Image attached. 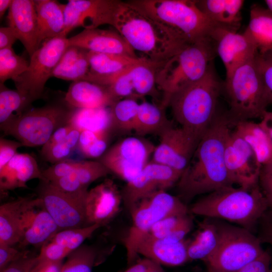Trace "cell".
Listing matches in <instances>:
<instances>
[{"instance_id": "1", "label": "cell", "mask_w": 272, "mask_h": 272, "mask_svg": "<svg viewBox=\"0 0 272 272\" xmlns=\"http://www.w3.org/2000/svg\"><path fill=\"white\" fill-rule=\"evenodd\" d=\"M233 123L226 113L217 114L200 140L177 183L178 197L184 202L195 196L233 186L225 162V151Z\"/></svg>"}, {"instance_id": "2", "label": "cell", "mask_w": 272, "mask_h": 272, "mask_svg": "<svg viewBox=\"0 0 272 272\" xmlns=\"http://www.w3.org/2000/svg\"><path fill=\"white\" fill-rule=\"evenodd\" d=\"M113 27L135 51L156 62L166 61L191 43L130 1H120Z\"/></svg>"}, {"instance_id": "3", "label": "cell", "mask_w": 272, "mask_h": 272, "mask_svg": "<svg viewBox=\"0 0 272 272\" xmlns=\"http://www.w3.org/2000/svg\"><path fill=\"white\" fill-rule=\"evenodd\" d=\"M223 88L212 64L202 78L175 92L168 107L180 127L200 140L218 114Z\"/></svg>"}, {"instance_id": "4", "label": "cell", "mask_w": 272, "mask_h": 272, "mask_svg": "<svg viewBox=\"0 0 272 272\" xmlns=\"http://www.w3.org/2000/svg\"><path fill=\"white\" fill-rule=\"evenodd\" d=\"M268 208L257 184L250 189L229 186L214 191L195 202L190 212L207 218L236 224L253 233Z\"/></svg>"}, {"instance_id": "5", "label": "cell", "mask_w": 272, "mask_h": 272, "mask_svg": "<svg viewBox=\"0 0 272 272\" xmlns=\"http://www.w3.org/2000/svg\"><path fill=\"white\" fill-rule=\"evenodd\" d=\"M216 54L213 40L207 38L188 44L162 62L156 75L157 87L161 93V106L166 109L175 92L202 78Z\"/></svg>"}, {"instance_id": "6", "label": "cell", "mask_w": 272, "mask_h": 272, "mask_svg": "<svg viewBox=\"0 0 272 272\" xmlns=\"http://www.w3.org/2000/svg\"><path fill=\"white\" fill-rule=\"evenodd\" d=\"M132 3L189 42L211 38L223 27L211 20L191 0H133Z\"/></svg>"}, {"instance_id": "7", "label": "cell", "mask_w": 272, "mask_h": 272, "mask_svg": "<svg viewBox=\"0 0 272 272\" xmlns=\"http://www.w3.org/2000/svg\"><path fill=\"white\" fill-rule=\"evenodd\" d=\"M255 56L226 79L223 88L230 106L226 113L232 122L261 118L269 106Z\"/></svg>"}, {"instance_id": "8", "label": "cell", "mask_w": 272, "mask_h": 272, "mask_svg": "<svg viewBox=\"0 0 272 272\" xmlns=\"http://www.w3.org/2000/svg\"><path fill=\"white\" fill-rule=\"evenodd\" d=\"M74 109L67 103H51L29 109L0 124L1 130L14 137L24 147L43 146L55 130L68 123Z\"/></svg>"}, {"instance_id": "9", "label": "cell", "mask_w": 272, "mask_h": 272, "mask_svg": "<svg viewBox=\"0 0 272 272\" xmlns=\"http://www.w3.org/2000/svg\"><path fill=\"white\" fill-rule=\"evenodd\" d=\"M217 220L220 242L214 253L204 262L207 272H237L265 252L251 231Z\"/></svg>"}, {"instance_id": "10", "label": "cell", "mask_w": 272, "mask_h": 272, "mask_svg": "<svg viewBox=\"0 0 272 272\" xmlns=\"http://www.w3.org/2000/svg\"><path fill=\"white\" fill-rule=\"evenodd\" d=\"M129 212L132 223L123 243L127 263L132 265L138 255L139 243L157 222L170 215H188L189 210L178 196L162 190L140 200Z\"/></svg>"}, {"instance_id": "11", "label": "cell", "mask_w": 272, "mask_h": 272, "mask_svg": "<svg viewBox=\"0 0 272 272\" xmlns=\"http://www.w3.org/2000/svg\"><path fill=\"white\" fill-rule=\"evenodd\" d=\"M69 46L66 36L44 41L31 55L27 70L14 81L16 89L31 104L43 96L45 85L52 77L60 59Z\"/></svg>"}, {"instance_id": "12", "label": "cell", "mask_w": 272, "mask_h": 272, "mask_svg": "<svg viewBox=\"0 0 272 272\" xmlns=\"http://www.w3.org/2000/svg\"><path fill=\"white\" fill-rule=\"evenodd\" d=\"M155 147L141 137H128L116 142L98 160L126 183L137 177L152 156Z\"/></svg>"}, {"instance_id": "13", "label": "cell", "mask_w": 272, "mask_h": 272, "mask_svg": "<svg viewBox=\"0 0 272 272\" xmlns=\"http://www.w3.org/2000/svg\"><path fill=\"white\" fill-rule=\"evenodd\" d=\"M226 169L234 185L250 189L258 184L261 166L247 143L234 130H230L225 151Z\"/></svg>"}, {"instance_id": "14", "label": "cell", "mask_w": 272, "mask_h": 272, "mask_svg": "<svg viewBox=\"0 0 272 272\" xmlns=\"http://www.w3.org/2000/svg\"><path fill=\"white\" fill-rule=\"evenodd\" d=\"M182 173L168 166L150 161L121 191L124 205L129 211L143 198L159 191H166L177 183Z\"/></svg>"}, {"instance_id": "15", "label": "cell", "mask_w": 272, "mask_h": 272, "mask_svg": "<svg viewBox=\"0 0 272 272\" xmlns=\"http://www.w3.org/2000/svg\"><path fill=\"white\" fill-rule=\"evenodd\" d=\"M38 196L60 230L86 226L85 212L86 197L64 193L49 182L40 180Z\"/></svg>"}, {"instance_id": "16", "label": "cell", "mask_w": 272, "mask_h": 272, "mask_svg": "<svg viewBox=\"0 0 272 272\" xmlns=\"http://www.w3.org/2000/svg\"><path fill=\"white\" fill-rule=\"evenodd\" d=\"M155 147L152 162L183 172L188 165L200 139L181 127L174 126L160 136Z\"/></svg>"}, {"instance_id": "17", "label": "cell", "mask_w": 272, "mask_h": 272, "mask_svg": "<svg viewBox=\"0 0 272 272\" xmlns=\"http://www.w3.org/2000/svg\"><path fill=\"white\" fill-rule=\"evenodd\" d=\"M120 1L70 0L65 5V35L78 27L90 29L113 26Z\"/></svg>"}, {"instance_id": "18", "label": "cell", "mask_w": 272, "mask_h": 272, "mask_svg": "<svg viewBox=\"0 0 272 272\" xmlns=\"http://www.w3.org/2000/svg\"><path fill=\"white\" fill-rule=\"evenodd\" d=\"M59 231L42 200L38 197H30L23 213L21 246L41 247Z\"/></svg>"}, {"instance_id": "19", "label": "cell", "mask_w": 272, "mask_h": 272, "mask_svg": "<svg viewBox=\"0 0 272 272\" xmlns=\"http://www.w3.org/2000/svg\"><path fill=\"white\" fill-rule=\"evenodd\" d=\"M122 201L121 191L110 179L88 190L85 201L87 226L107 224L118 214Z\"/></svg>"}, {"instance_id": "20", "label": "cell", "mask_w": 272, "mask_h": 272, "mask_svg": "<svg viewBox=\"0 0 272 272\" xmlns=\"http://www.w3.org/2000/svg\"><path fill=\"white\" fill-rule=\"evenodd\" d=\"M212 39L216 53L224 65L226 79L258 51L244 33L239 34L224 27L217 28Z\"/></svg>"}, {"instance_id": "21", "label": "cell", "mask_w": 272, "mask_h": 272, "mask_svg": "<svg viewBox=\"0 0 272 272\" xmlns=\"http://www.w3.org/2000/svg\"><path fill=\"white\" fill-rule=\"evenodd\" d=\"M68 43L69 45L78 46L88 51L138 57L135 51L116 30L98 28L84 29L68 38Z\"/></svg>"}, {"instance_id": "22", "label": "cell", "mask_w": 272, "mask_h": 272, "mask_svg": "<svg viewBox=\"0 0 272 272\" xmlns=\"http://www.w3.org/2000/svg\"><path fill=\"white\" fill-rule=\"evenodd\" d=\"M7 18L9 26L13 29L30 56L39 47L34 1L13 0Z\"/></svg>"}, {"instance_id": "23", "label": "cell", "mask_w": 272, "mask_h": 272, "mask_svg": "<svg viewBox=\"0 0 272 272\" xmlns=\"http://www.w3.org/2000/svg\"><path fill=\"white\" fill-rule=\"evenodd\" d=\"M88 56L90 72L85 80L106 87L145 57L92 51Z\"/></svg>"}, {"instance_id": "24", "label": "cell", "mask_w": 272, "mask_h": 272, "mask_svg": "<svg viewBox=\"0 0 272 272\" xmlns=\"http://www.w3.org/2000/svg\"><path fill=\"white\" fill-rule=\"evenodd\" d=\"M189 240L170 242L145 236L139 243L137 253L153 261L167 266H178L189 261L187 248Z\"/></svg>"}, {"instance_id": "25", "label": "cell", "mask_w": 272, "mask_h": 272, "mask_svg": "<svg viewBox=\"0 0 272 272\" xmlns=\"http://www.w3.org/2000/svg\"><path fill=\"white\" fill-rule=\"evenodd\" d=\"M45 180L36 159L27 153H17L0 170V190L5 192L19 188H26L28 181Z\"/></svg>"}, {"instance_id": "26", "label": "cell", "mask_w": 272, "mask_h": 272, "mask_svg": "<svg viewBox=\"0 0 272 272\" xmlns=\"http://www.w3.org/2000/svg\"><path fill=\"white\" fill-rule=\"evenodd\" d=\"M64 101L75 108H99L111 106L116 101L107 87L86 80L74 81Z\"/></svg>"}, {"instance_id": "27", "label": "cell", "mask_w": 272, "mask_h": 272, "mask_svg": "<svg viewBox=\"0 0 272 272\" xmlns=\"http://www.w3.org/2000/svg\"><path fill=\"white\" fill-rule=\"evenodd\" d=\"M37 20V40L42 42L64 35L65 5L54 0H35Z\"/></svg>"}, {"instance_id": "28", "label": "cell", "mask_w": 272, "mask_h": 272, "mask_svg": "<svg viewBox=\"0 0 272 272\" xmlns=\"http://www.w3.org/2000/svg\"><path fill=\"white\" fill-rule=\"evenodd\" d=\"M30 197H20L0 207V244L14 246L22 237V220Z\"/></svg>"}, {"instance_id": "29", "label": "cell", "mask_w": 272, "mask_h": 272, "mask_svg": "<svg viewBox=\"0 0 272 272\" xmlns=\"http://www.w3.org/2000/svg\"><path fill=\"white\" fill-rule=\"evenodd\" d=\"M233 123V129L251 148L261 166L272 162V140L259 122L250 120Z\"/></svg>"}, {"instance_id": "30", "label": "cell", "mask_w": 272, "mask_h": 272, "mask_svg": "<svg viewBox=\"0 0 272 272\" xmlns=\"http://www.w3.org/2000/svg\"><path fill=\"white\" fill-rule=\"evenodd\" d=\"M242 0L196 1L199 9L211 20L220 26L236 31L240 20Z\"/></svg>"}, {"instance_id": "31", "label": "cell", "mask_w": 272, "mask_h": 272, "mask_svg": "<svg viewBox=\"0 0 272 272\" xmlns=\"http://www.w3.org/2000/svg\"><path fill=\"white\" fill-rule=\"evenodd\" d=\"M220 242V232L217 219L207 218L200 225L194 237L189 240L187 252L189 261L205 262L217 250Z\"/></svg>"}, {"instance_id": "32", "label": "cell", "mask_w": 272, "mask_h": 272, "mask_svg": "<svg viewBox=\"0 0 272 272\" xmlns=\"http://www.w3.org/2000/svg\"><path fill=\"white\" fill-rule=\"evenodd\" d=\"M88 51L69 45L54 69L52 77L67 80H85L90 72Z\"/></svg>"}, {"instance_id": "33", "label": "cell", "mask_w": 272, "mask_h": 272, "mask_svg": "<svg viewBox=\"0 0 272 272\" xmlns=\"http://www.w3.org/2000/svg\"><path fill=\"white\" fill-rule=\"evenodd\" d=\"M244 34L258 51L272 49V15L259 5H252L249 23Z\"/></svg>"}, {"instance_id": "34", "label": "cell", "mask_w": 272, "mask_h": 272, "mask_svg": "<svg viewBox=\"0 0 272 272\" xmlns=\"http://www.w3.org/2000/svg\"><path fill=\"white\" fill-rule=\"evenodd\" d=\"M172 126V122L166 116L165 108L160 104L146 101L139 103L134 130L139 137L148 134L160 136Z\"/></svg>"}, {"instance_id": "35", "label": "cell", "mask_w": 272, "mask_h": 272, "mask_svg": "<svg viewBox=\"0 0 272 272\" xmlns=\"http://www.w3.org/2000/svg\"><path fill=\"white\" fill-rule=\"evenodd\" d=\"M68 123L81 132L83 130H109L111 132L110 107L74 108Z\"/></svg>"}, {"instance_id": "36", "label": "cell", "mask_w": 272, "mask_h": 272, "mask_svg": "<svg viewBox=\"0 0 272 272\" xmlns=\"http://www.w3.org/2000/svg\"><path fill=\"white\" fill-rule=\"evenodd\" d=\"M162 63L154 62L145 57L129 70L134 94L137 98L147 95L157 97L158 91L156 75L158 67Z\"/></svg>"}, {"instance_id": "37", "label": "cell", "mask_w": 272, "mask_h": 272, "mask_svg": "<svg viewBox=\"0 0 272 272\" xmlns=\"http://www.w3.org/2000/svg\"><path fill=\"white\" fill-rule=\"evenodd\" d=\"M139 105L136 99L128 98L118 100L110 106L111 132L128 134L134 131Z\"/></svg>"}, {"instance_id": "38", "label": "cell", "mask_w": 272, "mask_h": 272, "mask_svg": "<svg viewBox=\"0 0 272 272\" xmlns=\"http://www.w3.org/2000/svg\"><path fill=\"white\" fill-rule=\"evenodd\" d=\"M31 104L28 98L18 90L7 88L0 83V124L14 116L18 115L29 109Z\"/></svg>"}, {"instance_id": "39", "label": "cell", "mask_w": 272, "mask_h": 272, "mask_svg": "<svg viewBox=\"0 0 272 272\" xmlns=\"http://www.w3.org/2000/svg\"><path fill=\"white\" fill-rule=\"evenodd\" d=\"M111 133L109 130L82 131L77 148L85 158H100L107 150Z\"/></svg>"}, {"instance_id": "40", "label": "cell", "mask_w": 272, "mask_h": 272, "mask_svg": "<svg viewBox=\"0 0 272 272\" xmlns=\"http://www.w3.org/2000/svg\"><path fill=\"white\" fill-rule=\"evenodd\" d=\"M98 253L93 246L82 245L67 256L60 272H92L99 262Z\"/></svg>"}, {"instance_id": "41", "label": "cell", "mask_w": 272, "mask_h": 272, "mask_svg": "<svg viewBox=\"0 0 272 272\" xmlns=\"http://www.w3.org/2000/svg\"><path fill=\"white\" fill-rule=\"evenodd\" d=\"M29 65V62L17 54L12 48L0 49L1 83L9 79L15 81L27 70Z\"/></svg>"}, {"instance_id": "42", "label": "cell", "mask_w": 272, "mask_h": 272, "mask_svg": "<svg viewBox=\"0 0 272 272\" xmlns=\"http://www.w3.org/2000/svg\"><path fill=\"white\" fill-rule=\"evenodd\" d=\"M101 227L98 225H92L60 230L49 241L72 252L81 246L84 241L90 237Z\"/></svg>"}, {"instance_id": "43", "label": "cell", "mask_w": 272, "mask_h": 272, "mask_svg": "<svg viewBox=\"0 0 272 272\" xmlns=\"http://www.w3.org/2000/svg\"><path fill=\"white\" fill-rule=\"evenodd\" d=\"M81 131L73 129L67 137L47 148H42L41 154L43 159L53 164L66 160L77 147Z\"/></svg>"}, {"instance_id": "44", "label": "cell", "mask_w": 272, "mask_h": 272, "mask_svg": "<svg viewBox=\"0 0 272 272\" xmlns=\"http://www.w3.org/2000/svg\"><path fill=\"white\" fill-rule=\"evenodd\" d=\"M109 170L100 161H81L75 173L80 183L85 187L97 179L110 173Z\"/></svg>"}, {"instance_id": "45", "label": "cell", "mask_w": 272, "mask_h": 272, "mask_svg": "<svg viewBox=\"0 0 272 272\" xmlns=\"http://www.w3.org/2000/svg\"><path fill=\"white\" fill-rule=\"evenodd\" d=\"M268 105L272 104V49L257 51L255 56Z\"/></svg>"}, {"instance_id": "46", "label": "cell", "mask_w": 272, "mask_h": 272, "mask_svg": "<svg viewBox=\"0 0 272 272\" xmlns=\"http://www.w3.org/2000/svg\"><path fill=\"white\" fill-rule=\"evenodd\" d=\"M129 70L116 78L107 87L116 102L125 98H137L134 94Z\"/></svg>"}, {"instance_id": "47", "label": "cell", "mask_w": 272, "mask_h": 272, "mask_svg": "<svg viewBox=\"0 0 272 272\" xmlns=\"http://www.w3.org/2000/svg\"><path fill=\"white\" fill-rule=\"evenodd\" d=\"M187 216L188 215H170L164 217L157 222L146 236L157 239L165 238L181 224Z\"/></svg>"}, {"instance_id": "48", "label": "cell", "mask_w": 272, "mask_h": 272, "mask_svg": "<svg viewBox=\"0 0 272 272\" xmlns=\"http://www.w3.org/2000/svg\"><path fill=\"white\" fill-rule=\"evenodd\" d=\"M75 171L66 176L49 182L53 187L64 193L74 196L86 197L88 192V188L80 183Z\"/></svg>"}, {"instance_id": "49", "label": "cell", "mask_w": 272, "mask_h": 272, "mask_svg": "<svg viewBox=\"0 0 272 272\" xmlns=\"http://www.w3.org/2000/svg\"><path fill=\"white\" fill-rule=\"evenodd\" d=\"M79 162L67 159L58 162L42 170V175L45 181H55L73 173L76 170Z\"/></svg>"}, {"instance_id": "50", "label": "cell", "mask_w": 272, "mask_h": 272, "mask_svg": "<svg viewBox=\"0 0 272 272\" xmlns=\"http://www.w3.org/2000/svg\"><path fill=\"white\" fill-rule=\"evenodd\" d=\"M72 253L69 250L51 241L41 248L40 253L37 255L39 261H58L63 259Z\"/></svg>"}, {"instance_id": "51", "label": "cell", "mask_w": 272, "mask_h": 272, "mask_svg": "<svg viewBox=\"0 0 272 272\" xmlns=\"http://www.w3.org/2000/svg\"><path fill=\"white\" fill-rule=\"evenodd\" d=\"M258 185L265 197L269 208L272 209V162L261 166Z\"/></svg>"}, {"instance_id": "52", "label": "cell", "mask_w": 272, "mask_h": 272, "mask_svg": "<svg viewBox=\"0 0 272 272\" xmlns=\"http://www.w3.org/2000/svg\"><path fill=\"white\" fill-rule=\"evenodd\" d=\"M257 226V237L261 243L268 244L272 248V209L268 208L264 213L260 219Z\"/></svg>"}, {"instance_id": "53", "label": "cell", "mask_w": 272, "mask_h": 272, "mask_svg": "<svg viewBox=\"0 0 272 272\" xmlns=\"http://www.w3.org/2000/svg\"><path fill=\"white\" fill-rule=\"evenodd\" d=\"M30 254L28 251L19 250L14 247L0 244V271L9 264Z\"/></svg>"}, {"instance_id": "54", "label": "cell", "mask_w": 272, "mask_h": 272, "mask_svg": "<svg viewBox=\"0 0 272 272\" xmlns=\"http://www.w3.org/2000/svg\"><path fill=\"white\" fill-rule=\"evenodd\" d=\"M24 147L19 141L0 139V170L5 166L18 153L17 150Z\"/></svg>"}, {"instance_id": "55", "label": "cell", "mask_w": 272, "mask_h": 272, "mask_svg": "<svg viewBox=\"0 0 272 272\" xmlns=\"http://www.w3.org/2000/svg\"><path fill=\"white\" fill-rule=\"evenodd\" d=\"M271 260V256L265 251L259 258L237 272H272Z\"/></svg>"}, {"instance_id": "56", "label": "cell", "mask_w": 272, "mask_h": 272, "mask_svg": "<svg viewBox=\"0 0 272 272\" xmlns=\"http://www.w3.org/2000/svg\"><path fill=\"white\" fill-rule=\"evenodd\" d=\"M38 261L37 256L29 254L11 263L0 272H31Z\"/></svg>"}, {"instance_id": "57", "label": "cell", "mask_w": 272, "mask_h": 272, "mask_svg": "<svg viewBox=\"0 0 272 272\" xmlns=\"http://www.w3.org/2000/svg\"><path fill=\"white\" fill-rule=\"evenodd\" d=\"M17 40H18L17 36L10 27H1L0 49L12 48Z\"/></svg>"}, {"instance_id": "58", "label": "cell", "mask_w": 272, "mask_h": 272, "mask_svg": "<svg viewBox=\"0 0 272 272\" xmlns=\"http://www.w3.org/2000/svg\"><path fill=\"white\" fill-rule=\"evenodd\" d=\"M63 260L58 261H38L31 272H60Z\"/></svg>"}, {"instance_id": "59", "label": "cell", "mask_w": 272, "mask_h": 272, "mask_svg": "<svg viewBox=\"0 0 272 272\" xmlns=\"http://www.w3.org/2000/svg\"><path fill=\"white\" fill-rule=\"evenodd\" d=\"M154 263L152 260L144 257L137 261L126 269L119 272H148Z\"/></svg>"}, {"instance_id": "60", "label": "cell", "mask_w": 272, "mask_h": 272, "mask_svg": "<svg viewBox=\"0 0 272 272\" xmlns=\"http://www.w3.org/2000/svg\"><path fill=\"white\" fill-rule=\"evenodd\" d=\"M259 122L272 140V110L266 111Z\"/></svg>"}, {"instance_id": "61", "label": "cell", "mask_w": 272, "mask_h": 272, "mask_svg": "<svg viewBox=\"0 0 272 272\" xmlns=\"http://www.w3.org/2000/svg\"><path fill=\"white\" fill-rule=\"evenodd\" d=\"M13 0H0V18L2 19L7 10H9Z\"/></svg>"}, {"instance_id": "62", "label": "cell", "mask_w": 272, "mask_h": 272, "mask_svg": "<svg viewBox=\"0 0 272 272\" xmlns=\"http://www.w3.org/2000/svg\"><path fill=\"white\" fill-rule=\"evenodd\" d=\"M148 272H165L162 265L154 262L153 265Z\"/></svg>"}, {"instance_id": "63", "label": "cell", "mask_w": 272, "mask_h": 272, "mask_svg": "<svg viewBox=\"0 0 272 272\" xmlns=\"http://www.w3.org/2000/svg\"><path fill=\"white\" fill-rule=\"evenodd\" d=\"M264 2L266 5V9L272 15V0H265Z\"/></svg>"}, {"instance_id": "64", "label": "cell", "mask_w": 272, "mask_h": 272, "mask_svg": "<svg viewBox=\"0 0 272 272\" xmlns=\"http://www.w3.org/2000/svg\"><path fill=\"white\" fill-rule=\"evenodd\" d=\"M271 269H272V268H271Z\"/></svg>"}]
</instances>
